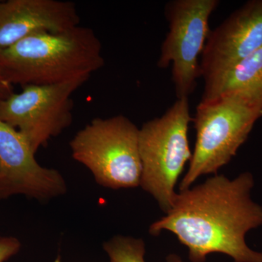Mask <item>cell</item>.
Returning a JSON list of instances; mask_svg holds the SVG:
<instances>
[{"label":"cell","instance_id":"cell-4","mask_svg":"<svg viewBox=\"0 0 262 262\" xmlns=\"http://www.w3.org/2000/svg\"><path fill=\"white\" fill-rule=\"evenodd\" d=\"M261 117L262 112L237 98L202 99L192 117L195 145L179 191L192 187L202 176L216 175L235 156Z\"/></svg>","mask_w":262,"mask_h":262},{"label":"cell","instance_id":"cell-15","mask_svg":"<svg viewBox=\"0 0 262 262\" xmlns=\"http://www.w3.org/2000/svg\"><path fill=\"white\" fill-rule=\"evenodd\" d=\"M166 262H184L179 255L170 253L166 257Z\"/></svg>","mask_w":262,"mask_h":262},{"label":"cell","instance_id":"cell-12","mask_svg":"<svg viewBox=\"0 0 262 262\" xmlns=\"http://www.w3.org/2000/svg\"><path fill=\"white\" fill-rule=\"evenodd\" d=\"M110 262H146L145 243L141 238L117 235L103 243Z\"/></svg>","mask_w":262,"mask_h":262},{"label":"cell","instance_id":"cell-8","mask_svg":"<svg viewBox=\"0 0 262 262\" xmlns=\"http://www.w3.org/2000/svg\"><path fill=\"white\" fill-rule=\"evenodd\" d=\"M261 46L262 0H250L210 31L200 61L205 87Z\"/></svg>","mask_w":262,"mask_h":262},{"label":"cell","instance_id":"cell-13","mask_svg":"<svg viewBox=\"0 0 262 262\" xmlns=\"http://www.w3.org/2000/svg\"><path fill=\"white\" fill-rule=\"evenodd\" d=\"M20 243L13 237H0V262H5L18 252Z\"/></svg>","mask_w":262,"mask_h":262},{"label":"cell","instance_id":"cell-5","mask_svg":"<svg viewBox=\"0 0 262 262\" xmlns=\"http://www.w3.org/2000/svg\"><path fill=\"white\" fill-rule=\"evenodd\" d=\"M139 128L122 115L95 118L71 140L72 155L91 170L99 185L110 189L139 187L141 162Z\"/></svg>","mask_w":262,"mask_h":262},{"label":"cell","instance_id":"cell-14","mask_svg":"<svg viewBox=\"0 0 262 262\" xmlns=\"http://www.w3.org/2000/svg\"><path fill=\"white\" fill-rule=\"evenodd\" d=\"M14 94L13 84L0 75V99H6Z\"/></svg>","mask_w":262,"mask_h":262},{"label":"cell","instance_id":"cell-10","mask_svg":"<svg viewBox=\"0 0 262 262\" xmlns=\"http://www.w3.org/2000/svg\"><path fill=\"white\" fill-rule=\"evenodd\" d=\"M75 3L59 0L0 2V51L38 33H59L80 26Z\"/></svg>","mask_w":262,"mask_h":262},{"label":"cell","instance_id":"cell-2","mask_svg":"<svg viewBox=\"0 0 262 262\" xmlns=\"http://www.w3.org/2000/svg\"><path fill=\"white\" fill-rule=\"evenodd\" d=\"M104 63L99 38L80 25L63 32L32 34L0 51V75L22 87L91 77Z\"/></svg>","mask_w":262,"mask_h":262},{"label":"cell","instance_id":"cell-1","mask_svg":"<svg viewBox=\"0 0 262 262\" xmlns=\"http://www.w3.org/2000/svg\"><path fill=\"white\" fill-rule=\"evenodd\" d=\"M253 186L252 173L244 172L234 179L216 174L179 191L170 211L150 226L149 233L175 234L191 262H205L213 253L234 262H262V253L246 241L249 231L262 225V207L251 198Z\"/></svg>","mask_w":262,"mask_h":262},{"label":"cell","instance_id":"cell-6","mask_svg":"<svg viewBox=\"0 0 262 262\" xmlns=\"http://www.w3.org/2000/svg\"><path fill=\"white\" fill-rule=\"evenodd\" d=\"M219 0H172L165 6L168 32L162 43L158 67L172 64L177 98H189L201 77L198 60L209 34V19Z\"/></svg>","mask_w":262,"mask_h":262},{"label":"cell","instance_id":"cell-7","mask_svg":"<svg viewBox=\"0 0 262 262\" xmlns=\"http://www.w3.org/2000/svg\"><path fill=\"white\" fill-rule=\"evenodd\" d=\"M89 78L24 86L20 94L0 99V120L18 130L36 153L72 125V95Z\"/></svg>","mask_w":262,"mask_h":262},{"label":"cell","instance_id":"cell-16","mask_svg":"<svg viewBox=\"0 0 262 262\" xmlns=\"http://www.w3.org/2000/svg\"><path fill=\"white\" fill-rule=\"evenodd\" d=\"M56 262H60L59 260H58V261H56Z\"/></svg>","mask_w":262,"mask_h":262},{"label":"cell","instance_id":"cell-11","mask_svg":"<svg viewBox=\"0 0 262 262\" xmlns=\"http://www.w3.org/2000/svg\"><path fill=\"white\" fill-rule=\"evenodd\" d=\"M232 96L262 112V46L211 85L202 99Z\"/></svg>","mask_w":262,"mask_h":262},{"label":"cell","instance_id":"cell-3","mask_svg":"<svg viewBox=\"0 0 262 262\" xmlns=\"http://www.w3.org/2000/svg\"><path fill=\"white\" fill-rule=\"evenodd\" d=\"M191 122L189 100L181 98L161 117L139 128L142 168L139 186L155 198L165 214L173 206L178 193L176 186L192 158L188 139Z\"/></svg>","mask_w":262,"mask_h":262},{"label":"cell","instance_id":"cell-9","mask_svg":"<svg viewBox=\"0 0 262 262\" xmlns=\"http://www.w3.org/2000/svg\"><path fill=\"white\" fill-rule=\"evenodd\" d=\"M34 155L26 138L0 120V200L22 194L46 201L67 192L61 174L41 166Z\"/></svg>","mask_w":262,"mask_h":262}]
</instances>
